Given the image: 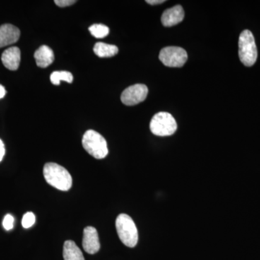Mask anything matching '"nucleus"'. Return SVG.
Masks as SVG:
<instances>
[{
  "instance_id": "f257e3e1",
  "label": "nucleus",
  "mask_w": 260,
  "mask_h": 260,
  "mask_svg": "<svg viewBox=\"0 0 260 260\" xmlns=\"http://www.w3.org/2000/svg\"><path fill=\"white\" fill-rule=\"evenodd\" d=\"M44 179L53 187L61 191H68L73 185V179L64 167L54 162H48L44 167Z\"/></svg>"
},
{
  "instance_id": "f03ea898",
  "label": "nucleus",
  "mask_w": 260,
  "mask_h": 260,
  "mask_svg": "<svg viewBox=\"0 0 260 260\" xmlns=\"http://www.w3.org/2000/svg\"><path fill=\"white\" fill-rule=\"evenodd\" d=\"M116 229L121 242L128 247L133 248L138 242V232L133 219L126 214H120L116 218Z\"/></svg>"
},
{
  "instance_id": "7ed1b4c3",
  "label": "nucleus",
  "mask_w": 260,
  "mask_h": 260,
  "mask_svg": "<svg viewBox=\"0 0 260 260\" xmlns=\"http://www.w3.org/2000/svg\"><path fill=\"white\" fill-rule=\"evenodd\" d=\"M82 144L84 149L95 158H104L109 153L105 138L94 130L85 132Z\"/></svg>"
},
{
  "instance_id": "20e7f679",
  "label": "nucleus",
  "mask_w": 260,
  "mask_h": 260,
  "mask_svg": "<svg viewBox=\"0 0 260 260\" xmlns=\"http://www.w3.org/2000/svg\"><path fill=\"white\" fill-rule=\"evenodd\" d=\"M239 55L240 60L246 67L255 64L257 49L252 32L249 30L242 32L239 40Z\"/></svg>"
},
{
  "instance_id": "39448f33",
  "label": "nucleus",
  "mask_w": 260,
  "mask_h": 260,
  "mask_svg": "<svg viewBox=\"0 0 260 260\" xmlns=\"http://www.w3.org/2000/svg\"><path fill=\"white\" fill-rule=\"evenodd\" d=\"M150 129L156 136H170L177 131V123L174 116L169 113L159 112L152 118Z\"/></svg>"
},
{
  "instance_id": "423d86ee",
  "label": "nucleus",
  "mask_w": 260,
  "mask_h": 260,
  "mask_svg": "<svg viewBox=\"0 0 260 260\" xmlns=\"http://www.w3.org/2000/svg\"><path fill=\"white\" fill-rule=\"evenodd\" d=\"M187 53L184 49L177 47L164 48L159 54L162 64L169 68H181L187 60Z\"/></svg>"
},
{
  "instance_id": "0eeeda50",
  "label": "nucleus",
  "mask_w": 260,
  "mask_h": 260,
  "mask_svg": "<svg viewBox=\"0 0 260 260\" xmlns=\"http://www.w3.org/2000/svg\"><path fill=\"white\" fill-rule=\"evenodd\" d=\"M148 93V88L143 84H135L128 87L123 91L121 100L126 106H134L145 100Z\"/></svg>"
},
{
  "instance_id": "6e6552de",
  "label": "nucleus",
  "mask_w": 260,
  "mask_h": 260,
  "mask_svg": "<svg viewBox=\"0 0 260 260\" xmlns=\"http://www.w3.org/2000/svg\"><path fill=\"white\" fill-rule=\"evenodd\" d=\"M99 234L94 227L85 228L83 232V247L84 250L90 254L97 253L100 249Z\"/></svg>"
},
{
  "instance_id": "1a4fd4ad",
  "label": "nucleus",
  "mask_w": 260,
  "mask_h": 260,
  "mask_svg": "<svg viewBox=\"0 0 260 260\" xmlns=\"http://www.w3.org/2000/svg\"><path fill=\"white\" fill-rule=\"evenodd\" d=\"M20 31L11 24H4L0 26V48L15 44L19 40Z\"/></svg>"
},
{
  "instance_id": "9d476101",
  "label": "nucleus",
  "mask_w": 260,
  "mask_h": 260,
  "mask_svg": "<svg viewBox=\"0 0 260 260\" xmlns=\"http://www.w3.org/2000/svg\"><path fill=\"white\" fill-rule=\"evenodd\" d=\"M184 18V11L181 5H176L164 11L161 16V23L165 27L174 26L181 23Z\"/></svg>"
},
{
  "instance_id": "9b49d317",
  "label": "nucleus",
  "mask_w": 260,
  "mask_h": 260,
  "mask_svg": "<svg viewBox=\"0 0 260 260\" xmlns=\"http://www.w3.org/2000/svg\"><path fill=\"white\" fill-rule=\"evenodd\" d=\"M20 57H21V54L19 48L10 47L3 53L2 61L5 68L14 71L18 69L20 63Z\"/></svg>"
},
{
  "instance_id": "f8f14e48",
  "label": "nucleus",
  "mask_w": 260,
  "mask_h": 260,
  "mask_svg": "<svg viewBox=\"0 0 260 260\" xmlns=\"http://www.w3.org/2000/svg\"><path fill=\"white\" fill-rule=\"evenodd\" d=\"M34 58L38 67L46 68L52 64L54 59V52L48 46L43 45L36 51Z\"/></svg>"
},
{
  "instance_id": "ddd939ff",
  "label": "nucleus",
  "mask_w": 260,
  "mask_h": 260,
  "mask_svg": "<svg viewBox=\"0 0 260 260\" xmlns=\"http://www.w3.org/2000/svg\"><path fill=\"white\" fill-rule=\"evenodd\" d=\"M63 257L64 260H85L80 248L73 241H66L63 247Z\"/></svg>"
},
{
  "instance_id": "4468645a",
  "label": "nucleus",
  "mask_w": 260,
  "mask_h": 260,
  "mask_svg": "<svg viewBox=\"0 0 260 260\" xmlns=\"http://www.w3.org/2000/svg\"><path fill=\"white\" fill-rule=\"evenodd\" d=\"M93 51L95 55L101 58L112 57L117 54L119 49L116 46L105 44V43H96L94 46Z\"/></svg>"
},
{
  "instance_id": "2eb2a0df",
  "label": "nucleus",
  "mask_w": 260,
  "mask_h": 260,
  "mask_svg": "<svg viewBox=\"0 0 260 260\" xmlns=\"http://www.w3.org/2000/svg\"><path fill=\"white\" fill-rule=\"evenodd\" d=\"M50 80L55 85H59L61 80L71 83L73 81V76L70 72L55 71L51 75Z\"/></svg>"
},
{
  "instance_id": "dca6fc26",
  "label": "nucleus",
  "mask_w": 260,
  "mask_h": 260,
  "mask_svg": "<svg viewBox=\"0 0 260 260\" xmlns=\"http://www.w3.org/2000/svg\"><path fill=\"white\" fill-rule=\"evenodd\" d=\"M89 31L96 39H103L109 35V28L103 24H94L89 28Z\"/></svg>"
},
{
  "instance_id": "f3484780",
  "label": "nucleus",
  "mask_w": 260,
  "mask_h": 260,
  "mask_svg": "<svg viewBox=\"0 0 260 260\" xmlns=\"http://www.w3.org/2000/svg\"><path fill=\"white\" fill-rule=\"evenodd\" d=\"M35 221V215L31 212H28L23 215V219H22V225L24 229H29L34 225Z\"/></svg>"
},
{
  "instance_id": "a211bd4d",
  "label": "nucleus",
  "mask_w": 260,
  "mask_h": 260,
  "mask_svg": "<svg viewBox=\"0 0 260 260\" xmlns=\"http://www.w3.org/2000/svg\"><path fill=\"white\" fill-rule=\"evenodd\" d=\"M3 225L5 230H11V229H13V225H14V218L10 214L5 215Z\"/></svg>"
},
{
  "instance_id": "6ab92c4d",
  "label": "nucleus",
  "mask_w": 260,
  "mask_h": 260,
  "mask_svg": "<svg viewBox=\"0 0 260 260\" xmlns=\"http://www.w3.org/2000/svg\"><path fill=\"white\" fill-rule=\"evenodd\" d=\"M54 3H55L57 6L60 7V8H65V7L70 6V5L75 4L76 1H75V0H55Z\"/></svg>"
},
{
  "instance_id": "aec40b11",
  "label": "nucleus",
  "mask_w": 260,
  "mask_h": 260,
  "mask_svg": "<svg viewBox=\"0 0 260 260\" xmlns=\"http://www.w3.org/2000/svg\"><path fill=\"white\" fill-rule=\"evenodd\" d=\"M5 154V148L4 143H3V140L0 139V162L3 160V158H4V155Z\"/></svg>"
},
{
  "instance_id": "412c9836",
  "label": "nucleus",
  "mask_w": 260,
  "mask_h": 260,
  "mask_svg": "<svg viewBox=\"0 0 260 260\" xmlns=\"http://www.w3.org/2000/svg\"><path fill=\"white\" fill-rule=\"evenodd\" d=\"M165 0H146V3L151 5H156L162 4L165 3Z\"/></svg>"
},
{
  "instance_id": "4be33fe9",
  "label": "nucleus",
  "mask_w": 260,
  "mask_h": 260,
  "mask_svg": "<svg viewBox=\"0 0 260 260\" xmlns=\"http://www.w3.org/2000/svg\"><path fill=\"white\" fill-rule=\"evenodd\" d=\"M5 94H6V90H5V87L0 85V99L4 98Z\"/></svg>"
}]
</instances>
